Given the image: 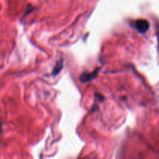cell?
<instances>
[{
    "label": "cell",
    "mask_w": 159,
    "mask_h": 159,
    "mask_svg": "<svg viewBox=\"0 0 159 159\" xmlns=\"http://www.w3.org/2000/svg\"><path fill=\"white\" fill-rule=\"evenodd\" d=\"M135 26H136V29L140 33L144 34V33H145L148 30L149 23L145 20H138L135 22Z\"/></svg>",
    "instance_id": "1"
},
{
    "label": "cell",
    "mask_w": 159,
    "mask_h": 159,
    "mask_svg": "<svg viewBox=\"0 0 159 159\" xmlns=\"http://www.w3.org/2000/svg\"><path fill=\"white\" fill-rule=\"evenodd\" d=\"M2 122H0V136H1V134H2Z\"/></svg>",
    "instance_id": "4"
},
{
    "label": "cell",
    "mask_w": 159,
    "mask_h": 159,
    "mask_svg": "<svg viewBox=\"0 0 159 159\" xmlns=\"http://www.w3.org/2000/svg\"><path fill=\"white\" fill-rule=\"evenodd\" d=\"M62 62H63L62 61H59L57 62L55 67H54L52 71L53 75H57L59 73V71L62 69V68H63V64H62Z\"/></svg>",
    "instance_id": "3"
},
{
    "label": "cell",
    "mask_w": 159,
    "mask_h": 159,
    "mask_svg": "<svg viewBox=\"0 0 159 159\" xmlns=\"http://www.w3.org/2000/svg\"><path fill=\"white\" fill-rule=\"evenodd\" d=\"M98 69L96 70L95 71H93V73H89V72H85L82 75V76L80 77V80L82 81V82H89V81L93 79V78H95L97 75Z\"/></svg>",
    "instance_id": "2"
}]
</instances>
